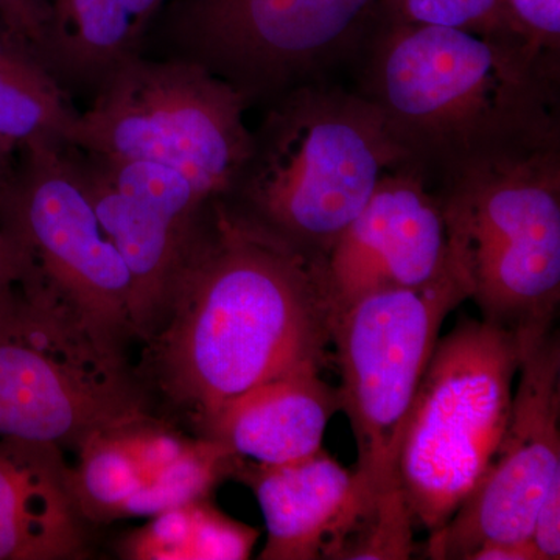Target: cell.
Segmentation results:
<instances>
[{
	"instance_id": "obj_15",
	"label": "cell",
	"mask_w": 560,
	"mask_h": 560,
	"mask_svg": "<svg viewBox=\"0 0 560 560\" xmlns=\"http://www.w3.org/2000/svg\"><path fill=\"white\" fill-rule=\"evenodd\" d=\"M341 408L340 388L320 377V368H304L224 405L201 427L202 438L253 463H291L323 448L327 425Z\"/></svg>"
},
{
	"instance_id": "obj_32",
	"label": "cell",
	"mask_w": 560,
	"mask_h": 560,
	"mask_svg": "<svg viewBox=\"0 0 560 560\" xmlns=\"http://www.w3.org/2000/svg\"><path fill=\"white\" fill-rule=\"evenodd\" d=\"M501 2H503V0H501ZM503 9H504V7H503Z\"/></svg>"
},
{
	"instance_id": "obj_23",
	"label": "cell",
	"mask_w": 560,
	"mask_h": 560,
	"mask_svg": "<svg viewBox=\"0 0 560 560\" xmlns=\"http://www.w3.org/2000/svg\"><path fill=\"white\" fill-rule=\"evenodd\" d=\"M195 503L150 517L143 528L121 541V558L130 560H189Z\"/></svg>"
},
{
	"instance_id": "obj_13",
	"label": "cell",
	"mask_w": 560,
	"mask_h": 560,
	"mask_svg": "<svg viewBox=\"0 0 560 560\" xmlns=\"http://www.w3.org/2000/svg\"><path fill=\"white\" fill-rule=\"evenodd\" d=\"M234 477L253 490L264 514L267 544L260 560L331 559L374 508L355 469L324 448L275 466L241 458Z\"/></svg>"
},
{
	"instance_id": "obj_6",
	"label": "cell",
	"mask_w": 560,
	"mask_h": 560,
	"mask_svg": "<svg viewBox=\"0 0 560 560\" xmlns=\"http://www.w3.org/2000/svg\"><path fill=\"white\" fill-rule=\"evenodd\" d=\"M536 338L466 319L438 340L397 459L416 526L440 529L480 481L506 429L523 355Z\"/></svg>"
},
{
	"instance_id": "obj_3",
	"label": "cell",
	"mask_w": 560,
	"mask_h": 560,
	"mask_svg": "<svg viewBox=\"0 0 560 560\" xmlns=\"http://www.w3.org/2000/svg\"><path fill=\"white\" fill-rule=\"evenodd\" d=\"M453 264L490 324L536 338L560 300V132L434 173Z\"/></svg>"
},
{
	"instance_id": "obj_7",
	"label": "cell",
	"mask_w": 560,
	"mask_h": 560,
	"mask_svg": "<svg viewBox=\"0 0 560 560\" xmlns=\"http://www.w3.org/2000/svg\"><path fill=\"white\" fill-rule=\"evenodd\" d=\"M249 98L194 60L127 58L108 73L70 143L105 161H150L183 173L209 202L234 191L253 154Z\"/></svg>"
},
{
	"instance_id": "obj_10",
	"label": "cell",
	"mask_w": 560,
	"mask_h": 560,
	"mask_svg": "<svg viewBox=\"0 0 560 560\" xmlns=\"http://www.w3.org/2000/svg\"><path fill=\"white\" fill-rule=\"evenodd\" d=\"M383 0H180L175 28L191 60L246 97L316 81L361 50Z\"/></svg>"
},
{
	"instance_id": "obj_17",
	"label": "cell",
	"mask_w": 560,
	"mask_h": 560,
	"mask_svg": "<svg viewBox=\"0 0 560 560\" xmlns=\"http://www.w3.org/2000/svg\"><path fill=\"white\" fill-rule=\"evenodd\" d=\"M28 47L0 22V143H70L79 114Z\"/></svg>"
},
{
	"instance_id": "obj_5",
	"label": "cell",
	"mask_w": 560,
	"mask_h": 560,
	"mask_svg": "<svg viewBox=\"0 0 560 560\" xmlns=\"http://www.w3.org/2000/svg\"><path fill=\"white\" fill-rule=\"evenodd\" d=\"M145 418L121 348L33 270L0 315V438L79 451Z\"/></svg>"
},
{
	"instance_id": "obj_27",
	"label": "cell",
	"mask_w": 560,
	"mask_h": 560,
	"mask_svg": "<svg viewBox=\"0 0 560 560\" xmlns=\"http://www.w3.org/2000/svg\"><path fill=\"white\" fill-rule=\"evenodd\" d=\"M0 22L31 47H46L49 9L39 0H0Z\"/></svg>"
},
{
	"instance_id": "obj_16",
	"label": "cell",
	"mask_w": 560,
	"mask_h": 560,
	"mask_svg": "<svg viewBox=\"0 0 560 560\" xmlns=\"http://www.w3.org/2000/svg\"><path fill=\"white\" fill-rule=\"evenodd\" d=\"M164 0H54L47 44L68 68L97 73L130 58Z\"/></svg>"
},
{
	"instance_id": "obj_1",
	"label": "cell",
	"mask_w": 560,
	"mask_h": 560,
	"mask_svg": "<svg viewBox=\"0 0 560 560\" xmlns=\"http://www.w3.org/2000/svg\"><path fill=\"white\" fill-rule=\"evenodd\" d=\"M206 215L149 340L162 390L200 429L261 383L323 368L334 316L324 256L223 198Z\"/></svg>"
},
{
	"instance_id": "obj_18",
	"label": "cell",
	"mask_w": 560,
	"mask_h": 560,
	"mask_svg": "<svg viewBox=\"0 0 560 560\" xmlns=\"http://www.w3.org/2000/svg\"><path fill=\"white\" fill-rule=\"evenodd\" d=\"M241 458L215 440L200 438L175 463L143 482L125 501L117 518L153 517L173 508L209 499L224 478L234 475Z\"/></svg>"
},
{
	"instance_id": "obj_2",
	"label": "cell",
	"mask_w": 560,
	"mask_h": 560,
	"mask_svg": "<svg viewBox=\"0 0 560 560\" xmlns=\"http://www.w3.org/2000/svg\"><path fill=\"white\" fill-rule=\"evenodd\" d=\"M361 50L368 54L361 94L431 175L497 147L560 132L559 58L383 11Z\"/></svg>"
},
{
	"instance_id": "obj_14",
	"label": "cell",
	"mask_w": 560,
	"mask_h": 560,
	"mask_svg": "<svg viewBox=\"0 0 560 560\" xmlns=\"http://www.w3.org/2000/svg\"><path fill=\"white\" fill-rule=\"evenodd\" d=\"M83 518L60 447L0 438V560L84 558Z\"/></svg>"
},
{
	"instance_id": "obj_30",
	"label": "cell",
	"mask_w": 560,
	"mask_h": 560,
	"mask_svg": "<svg viewBox=\"0 0 560 560\" xmlns=\"http://www.w3.org/2000/svg\"><path fill=\"white\" fill-rule=\"evenodd\" d=\"M21 285L22 282H16V280L9 278V276L0 271V315L10 307Z\"/></svg>"
},
{
	"instance_id": "obj_8",
	"label": "cell",
	"mask_w": 560,
	"mask_h": 560,
	"mask_svg": "<svg viewBox=\"0 0 560 560\" xmlns=\"http://www.w3.org/2000/svg\"><path fill=\"white\" fill-rule=\"evenodd\" d=\"M467 300L469 285L455 267L429 285L375 291L331 316L341 410L357 442L355 471L372 503L401 492V431L442 324Z\"/></svg>"
},
{
	"instance_id": "obj_21",
	"label": "cell",
	"mask_w": 560,
	"mask_h": 560,
	"mask_svg": "<svg viewBox=\"0 0 560 560\" xmlns=\"http://www.w3.org/2000/svg\"><path fill=\"white\" fill-rule=\"evenodd\" d=\"M382 11L396 21L460 28L530 50L512 31L501 0H383Z\"/></svg>"
},
{
	"instance_id": "obj_19",
	"label": "cell",
	"mask_w": 560,
	"mask_h": 560,
	"mask_svg": "<svg viewBox=\"0 0 560 560\" xmlns=\"http://www.w3.org/2000/svg\"><path fill=\"white\" fill-rule=\"evenodd\" d=\"M80 464L70 469V488L84 518H117L125 501L142 488L138 464L116 431H101L79 448Z\"/></svg>"
},
{
	"instance_id": "obj_29",
	"label": "cell",
	"mask_w": 560,
	"mask_h": 560,
	"mask_svg": "<svg viewBox=\"0 0 560 560\" xmlns=\"http://www.w3.org/2000/svg\"><path fill=\"white\" fill-rule=\"evenodd\" d=\"M467 560H540L530 540L490 541L471 552Z\"/></svg>"
},
{
	"instance_id": "obj_24",
	"label": "cell",
	"mask_w": 560,
	"mask_h": 560,
	"mask_svg": "<svg viewBox=\"0 0 560 560\" xmlns=\"http://www.w3.org/2000/svg\"><path fill=\"white\" fill-rule=\"evenodd\" d=\"M259 537V529L228 517L209 499L200 500L195 506L189 560H245Z\"/></svg>"
},
{
	"instance_id": "obj_9",
	"label": "cell",
	"mask_w": 560,
	"mask_h": 560,
	"mask_svg": "<svg viewBox=\"0 0 560 560\" xmlns=\"http://www.w3.org/2000/svg\"><path fill=\"white\" fill-rule=\"evenodd\" d=\"M13 183L0 190V228L27 254L33 270L86 319L124 348L138 337L135 287L106 237L79 165L57 142H33Z\"/></svg>"
},
{
	"instance_id": "obj_22",
	"label": "cell",
	"mask_w": 560,
	"mask_h": 560,
	"mask_svg": "<svg viewBox=\"0 0 560 560\" xmlns=\"http://www.w3.org/2000/svg\"><path fill=\"white\" fill-rule=\"evenodd\" d=\"M415 528L410 506L404 493L375 501L331 559L404 560L415 552Z\"/></svg>"
},
{
	"instance_id": "obj_25",
	"label": "cell",
	"mask_w": 560,
	"mask_h": 560,
	"mask_svg": "<svg viewBox=\"0 0 560 560\" xmlns=\"http://www.w3.org/2000/svg\"><path fill=\"white\" fill-rule=\"evenodd\" d=\"M114 431L119 434L145 481L175 463L194 441L162 425L150 416Z\"/></svg>"
},
{
	"instance_id": "obj_28",
	"label": "cell",
	"mask_w": 560,
	"mask_h": 560,
	"mask_svg": "<svg viewBox=\"0 0 560 560\" xmlns=\"http://www.w3.org/2000/svg\"><path fill=\"white\" fill-rule=\"evenodd\" d=\"M529 540L539 552L540 560L560 558V478L552 482L541 500Z\"/></svg>"
},
{
	"instance_id": "obj_4",
	"label": "cell",
	"mask_w": 560,
	"mask_h": 560,
	"mask_svg": "<svg viewBox=\"0 0 560 560\" xmlns=\"http://www.w3.org/2000/svg\"><path fill=\"white\" fill-rule=\"evenodd\" d=\"M411 160L370 98L308 81L280 94L234 190L253 219L326 256L383 176Z\"/></svg>"
},
{
	"instance_id": "obj_26",
	"label": "cell",
	"mask_w": 560,
	"mask_h": 560,
	"mask_svg": "<svg viewBox=\"0 0 560 560\" xmlns=\"http://www.w3.org/2000/svg\"><path fill=\"white\" fill-rule=\"evenodd\" d=\"M512 31L536 54L560 58V0H503Z\"/></svg>"
},
{
	"instance_id": "obj_11",
	"label": "cell",
	"mask_w": 560,
	"mask_h": 560,
	"mask_svg": "<svg viewBox=\"0 0 560 560\" xmlns=\"http://www.w3.org/2000/svg\"><path fill=\"white\" fill-rule=\"evenodd\" d=\"M517 378L503 436L470 495L430 533V559L467 560L490 541L529 540L541 500L560 478V345L552 329L529 342Z\"/></svg>"
},
{
	"instance_id": "obj_31",
	"label": "cell",
	"mask_w": 560,
	"mask_h": 560,
	"mask_svg": "<svg viewBox=\"0 0 560 560\" xmlns=\"http://www.w3.org/2000/svg\"><path fill=\"white\" fill-rule=\"evenodd\" d=\"M5 151H9V149H7V147H3L2 143H0V156H2V154L5 153Z\"/></svg>"
},
{
	"instance_id": "obj_12",
	"label": "cell",
	"mask_w": 560,
	"mask_h": 560,
	"mask_svg": "<svg viewBox=\"0 0 560 560\" xmlns=\"http://www.w3.org/2000/svg\"><path fill=\"white\" fill-rule=\"evenodd\" d=\"M324 261L334 313L375 291L451 275V231L433 175L412 160L386 173Z\"/></svg>"
},
{
	"instance_id": "obj_20",
	"label": "cell",
	"mask_w": 560,
	"mask_h": 560,
	"mask_svg": "<svg viewBox=\"0 0 560 560\" xmlns=\"http://www.w3.org/2000/svg\"><path fill=\"white\" fill-rule=\"evenodd\" d=\"M102 172L120 194L156 212L184 232L197 230L210 202L183 173L150 161L98 160Z\"/></svg>"
}]
</instances>
